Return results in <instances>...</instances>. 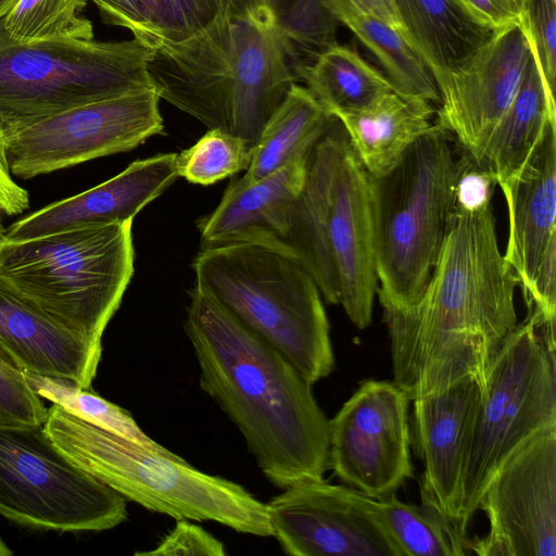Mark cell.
I'll use <instances>...</instances> for the list:
<instances>
[{
	"label": "cell",
	"instance_id": "cell-16",
	"mask_svg": "<svg viewBox=\"0 0 556 556\" xmlns=\"http://www.w3.org/2000/svg\"><path fill=\"white\" fill-rule=\"evenodd\" d=\"M531 58L520 26L492 33L439 85L435 122L477 164L497 123L513 102Z\"/></svg>",
	"mask_w": 556,
	"mask_h": 556
},
{
	"label": "cell",
	"instance_id": "cell-18",
	"mask_svg": "<svg viewBox=\"0 0 556 556\" xmlns=\"http://www.w3.org/2000/svg\"><path fill=\"white\" fill-rule=\"evenodd\" d=\"M177 178V153L138 160L108 181L14 222L0 239L18 242L92 225L132 222Z\"/></svg>",
	"mask_w": 556,
	"mask_h": 556
},
{
	"label": "cell",
	"instance_id": "cell-19",
	"mask_svg": "<svg viewBox=\"0 0 556 556\" xmlns=\"http://www.w3.org/2000/svg\"><path fill=\"white\" fill-rule=\"evenodd\" d=\"M500 188L508 211L504 257L527 303L541 268L556 258V121L548 123L520 170Z\"/></svg>",
	"mask_w": 556,
	"mask_h": 556
},
{
	"label": "cell",
	"instance_id": "cell-14",
	"mask_svg": "<svg viewBox=\"0 0 556 556\" xmlns=\"http://www.w3.org/2000/svg\"><path fill=\"white\" fill-rule=\"evenodd\" d=\"M477 510L489 530L470 539L479 556H556V427L528 440L498 468Z\"/></svg>",
	"mask_w": 556,
	"mask_h": 556
},
{
	"label": "cell",
	"instance_id": "cell-23",
	"mask_svg": "<svg viewBox=\"0 0 556 556\" xmlns=\"http://www.w3.org/2000/svg\"><path fill=\"white\" fill-rule=\"evenodd\" d=\"M104 23L130 30L152 51L173 50L230 16L237 0H90Z\"/></svg>",
	"mask_w": 556,
	"mask_h": 556
},
{
	"label": "cell",
	"instance_id": "cell-12",
	"mask_svg": "<svg viewBox=\"0 0 556 556\" xmlns=\"http://www.w3.org/2000/svg\"><path fill=\"white\" fill-rule=\"evenodd\" d=\"M154 88L90 102L4 136L10 172L22 179L119 152L163 132Z\"/></svg>",
	"mask_w": 556,
	"mask_h": 556
},
{
	"label": "cell",
	"instance_id": "cell-7",
	"mask_svg": "<svg viewBox=\"0 0 556 556\" xmlns=\"http://www.w3.org/2000/svg\"><path fill=\"white\" fill-rule=\"evenodd\" d=\"M192 268L197 289L279 351L312 386L332 372L321 294L294 258L238 242L202 248Z\"/></svg>",
	"mask_w": 556,
	"mask_h": 556
},
{
	"label": "cell",
	"instance_id": "cell-35",
	"mask_svg": "<svg viewBox=\"0 0 556 556\" xmlns=\"http://www.w3.org/2000/svg\"><path fill=\"white\" fill-rule=\"evenodd\" d=\"M47 412L27 383L24 369L0 345V424L43 425Z\"/></svg>",
	"mask_w": 556,
	"mask_h": 556
},
{
	"label": "cell",
	"instance_id": "cell-36",
	"mask_svg": "<svg viewBox=\"0 0 556 556\" xmlns=\"http://www.w3.org/2000/svg\"><path fill=\"white\" fill-rule=\"evenodd\" d=\"M226 554L224 545L200 526L188 521V519H177L174 529L160 542V544L149 552H139L136 555H207L224 556Z\"/></svg>",
	"mask_w": 556,
	"mask_h": 556
},
{
	"label": "cell",
	"instance_id": "cell-4",
	"mask_svg": "<svg viewBox=\"0 0 556 556\" xmlns=\"http://www.w3.org/2000/svg\"><path fill=\"white\" fill-rule=\"evenodd\" d=\"M288 245L321 296L366 329L378 290L368 174L337 121L314 146L290 213Z\"/></svg>",
	"mask_w": 556,
	"mask_h": 556
},
{
	"label": "cell",
	"instance_id": "cell-8",
	"mask_svg": "<svg viewBox=\"0 0 556 556\" xmlns=\"http://www.w3.org/2000/svg\"><path fill=\"white\" fill-rule=\"evenodd\" d=\"M131 225H92L18 242L0 239V280L59 326L102 348L134 275Z\"/></svg>",
	"mask_w": 556,
	"mask_h": 556
},
{
	"label": "cell",
	"instance_id": "cell-32",
	"mask_svg": "<svg viewBox=\"0 0 556 556\" xmlns=\"http://www.w3.org/2000/svg\"><path fill=\"white\" fill-rule=\"evenodd\" d=\"M85 7L86 0H17L0 22L18 43L92 39V24L80 15Z\"/></svg>",
	"mask_w": 556,
	"mask_h": 556
},
{
	"label": "cell",
	"instance_id": "cell-2",
	"mask_svg": "<svg viewBox=\"0 0 556 556\" xmlns=\"http://www.w3.org/2000/svg\"><path fill=\"white\" fill-rule=\"evenodd\" d=\"M185 330L201 390L240 430L265 477L282 489L324 479L329 420L299 370L195 287Z\"/></svg>",
	"mask_w": 556,
	"mask_h": 556
},
{
	"label": "cell",
	"instance_id": "cell-34",
	"mask_svg": "<svg viewBox=\"0 0 556 556\" xmlns=\"http://www.w3.org/2000/svg\"><path fill=\"white\" fill-rule=\"evenodd\" d=\"M520 27L529 43L547 99L556 105V0H525Z\"/></svg>",
	"mask_w": 556,
	"mask_h": 556
},
{
	"label": "cell",
	"instance_id": "cell-5",
	"mask_svg": "<svg viewBox=\"0 0 556 556\" xmlns=\"http://www.w3.org/2000/svg\"><path fill=\"white\" fill-rule=\"evenodd\" d=\"M437 122L388 172L368 175L377 290L382 311L404 313L420 299L455 214L465 154Z\"/></svg>",
	"mask_w": 556,
	"mask_h": 556
},
{
	"label": "cell",
	"instance_id": "cell-31",
	"mask_svg": "<svg viewBox=\"0 0 556 556\" xmlns=\"http://www.w3.org/2000/svg\"><path fill=\"white\" fill-rule=\"evenodd\" d=\"M24 376L41 399L61 406L81 420L140 445L155 450L165 448L146 434L126 409L101 397L91 389H83L70 380L25 369Z\"/></svg>",
	"mask_w": 556,
	"mask_h": 556
},
{
	"label": "cell",
	"instance_id": "cell-29",
	"mask_svg": "<svg viewBox=\"0 0 556 556\" xmlns=\"http://www.w3.org/2000/svg\"><path fill=\"white\" fill-rule=\"evenodd\" d=\"M377 516L402 556H465L470 539L433 503H405L395 493L375 498Z\"/></svg>",
	"mask_w": 556,
	"mask_h": 556
},
{
	"label": "cell",
	"instance_id": "cell-26",
	"mask_svg": "<svg viewBox=\"0 0 556 556\" xmlns=\"http://www.w3.org/2000/svg\"><path fill=\"white\" fill-rule=\"evenodd\" d=\"M337 117L304 87L293 85L264 126L241 182H253L309 152Z\"/></svg>",
	"mask_w": 556,
	"mask_h": 556
},
{
	"label": "cell",
	"instance_id": "cell-20",
	"mask_svg": "<svg viewBox=\"0 0 556 556\" xmlns=\"http://www.w3.org/2000/svg\"><path fill=\"white\" fill-rule=\"evenodd\" d=\"M312 150L253 182L232 179L215 210L198 220L203 248L247 242L290 256L291 207L304 185Z\"/></svg>",
	"mask_w": 556,
	"mask_h": 556
},
{
	"label": "cell",
	"instance_id": "cell-13",
	"mask_svg": "<svg viewBox=\"0 0 556 556\" xmlns=\"http://www.w3.org/2000/svg\"><path fill=\"white\" fill-rule=\"evenodd\" d=\"M408 395L367 379L329 420V467L345 484L379 498L413 477Z\"/></svg>",
	"mask_w": 556,
	"mask_h": 556
},
{
	"label": "cell",
	"instance_id": "cell-1",
	"mask_svg": "<svg viewBox=\"0 0 556 556\" xmlns=\"http://www.w3.org/2000/svg\"><path fill=\"white\" fill-rule=\"evenodd\" d=\"M518 280L502 254L491 206L455 208L434 269L407 312L383 311L393 382L414 397L472 378L485 390L517 324Z\"/></svg>",
	"mask_w": 556,
	"mask_h": 556
},
{
	"label": "cell",
	"instance_id": "cell-38",
	"mask_svg": "<svg viewBox=\"0 0 556 556\" xmlns=\"http://www.w3.org/2000/svg\"><path fill=\"white\" fill-rule=\"evenodd\" d=\"M495 185L490 173L473 164L465 154L455 188V208L475 212L491 206Z\"/></svg>",
	"mask_w": 556,
	"mask_h": 556
},
{
	"label": "cell",
	"instance_id": "cell-40",
	"mask_svg": "<svg viewBox=\"0 0 556 556\" xmlns=\"http://www.w3.org/2000/svg\"><path fill=\"white\" fill-rule=\"evenodd\" d=\"M17 0H0V20H2L15 5Z\"/></svg>",
	"mask_w": 556,
	"mask_h": 556
},
{
	"label": "cell",
	"instance_id": "cell-15",
	"mask_svg": "<svg viewBox=\"0 0 556 556\" xmlns=\"http://www.w3.org/2000/svg\"><path fill=\"white\" fill-rule=\"evenodd\" d=\"M273 536L292 556H402L383 529L375 498L324 479L305 480L271 498Z\"/></svg>",
	"mask_w": 556,
	"mask_h": 556
},
{
	"label": "cell",
	"instance_id": "cell-39",
	"mask_svg": "<svg viewBox=\"0 0 556 556\" xmlns=\"http://www.w3.org/2000/svg\"><path fill=\"white\" fill-rule=\"evenodd\" d=\"M326 2L330 10L338 5H353L401 30V23L391 0H326Z\"/></svg>",
	"mask_w": 556,
	"mask_h": 556
},
{
	"label": "cell",
	"instance_id": "cell-41",
	"mask_svg": "<svg viewBox=\"0 0 556 556\" xmlns=\"http://www.w3.org/2000/svg\"><path fill=\"white\" fill-rule=\"evenodd\" d=\"M13 552L8 547V545L0 538V556L12 555Z\"/></svg>",
	"mask_w": 556,
	"mask_h": 556
},
{
	"label": "cell",
	"instance_id": "cell-42",
	"mask_svg": "<svg viewBox=\"0 0 556 556\" xmlns=\"http://www.w3.org/2000/svg\"><path fill=\"white\" fill-rule=\"evenodd\" d=\"M0 215H1V214H0ZM3 230H4V229H3V227H2V224H1V216H0V238H1L2 233H3Z\"/></svg>",
	"mask_w": 556,
	"mask_h": 556
},
{
	"label": "cell",
	"instance_id": "cell-21",
	"mask_svg": "<svg viewBox=\"0 0 556 556\" xmlns=\"http://www.w3.org/2000/svg\"><path fill=\"white\" fill-rule=\"evenodd\" d=\"M0 345L25 370L91 389L102 348L59 326L0 280Z\"/></svg>",
	"mask_w": 556,
	"mask_h": 556
},
{
	"label": "cell",
	"instance_id": "cell-11",
	"mask_svg": "<svg viewBox=\"0 0 556 556\" xmlns=\"http://www.w3.org/2000/svg\"><path fill=\"white\" fill-rule=\"evenodd\" d=\"M0 515L58 532L103 531L127 519L126 498L71 463L43 425L0 424Z\"/></svg>",
	"mask_w": 556,
	"mask_h": 556
},
{
	"label": "cell",
	"instance_id": "cell-28",
	"mask_svg": "<svg viewBox=\"0 0 556 556\" xmlns=\"http://www.w3.org/2000/svg\"><path fill=\"white\" fill-rule=\"evenodd\" d=\"M306 89L330 114L364 110L394 91L387 77L356 51L339 43L303 73Z\"/></svg>",
	"mask_w": 556,
	"mask_h": 556
},
{
	"label": "cell",
	"instance_id": "cell-37",
	"mask_svg": "<svg viewBox=\"0 0 556 556\" xmlns=\"http://www.w3.org/2000/svg\"><path fill=\"white\" fill-rule=\"evenodd\" d=\"M475 24L491 33L520 26L525 0H452Z\"/></svg>",
	"mask_w": 556,
	"mask_h": 556
},
{
	"label": "cell",
	"instance_id": "cell-10",
	"mask_svg": "<svg viewBox=\"0 0 556 556\" xmlns=\"http://www.w3.org/2000/svg\"><path fill=\"white\" fill-rule=\"evenodd\" d=\"M553 427L555 348L528 315L502 344L488 376L463 477L457 522L463 533L503 463L528 440Z\"/></svg>",
	"mask_w": 556,
	"mask_h": 556
},
{
	"label": "cell",
	"instance_id": "cell-3",
	"mask_svg": "<svg viewBox=\"0 0 556 556\" xmlns=\"http://www.w3.org/2000/svg\"><path fill=\"white\" fill-rule=\"evenodd\" d=\"M148 74L161 99L252 150L295 85L265 0H237L205 35L153 51Z\"/></svg>",
	"mask_w": 556,
	"mask_h": 556
},
{
	"label": "cell",
	"instance_id": "cell-6",
	"mask_svg": "<svg viewBox=\"0 0 556 556\" xmlns=\"http://www.w3.org/2000/svg\"><path fill=\"white\" fill-rule=\"evenodd\" d=\"M43 428L75 466L126 500L176 519L210 520L237 532L271 536L267 505L243 486L207 475L168 451L150 448L52 404Z\"/></svg>",
	"mask_w": 556,
	"mask_h": 556
},
{
	"label": "cell",
	"instance_id": "cell-17",
	"mask_svg": "<svg viewBox=\"0 0 556 556\" xmlns=\"http://www.w3.org/2000/svg\"><path fill=\"white\" fill-rule=\"evenodd\" d=\"M482 396L480 382L468 378L410 400L412 434L424 465L420 498L433 503L456 526L464 471Z\"/></svg>",
	"mask_w": 556,
	"mask_h": 556
},
{
	"label": "cell",
	"instance_id": "cell-22",
	"mask_svg": "<svg viewBox=\"0 0 556 556\" xmlns=\"http://www.w3.org/2000/svg\"><path fill=\"white\" fill-rule=\"evenodd\" d=\"M435 112L427 100L391 91L364 110L336 117L367 174L378 176L433 126Z\"/></svg>",
	"mask_w": 556,
	"mask_h": 556
},
{
	"label": "cell",
	"instance_id": "cell-25",
	"mask_svg": "<svg viewBox=\"0 0 556 556\" xmlns=\"http://www.w3.org/2000/svg\"><path fill=\"white\" fill-rule=\"evenodd\" d=\"M552 121H556V105L547 99L531 54L521 85L476 165L500 187L520 170Z\"/></svg>",
	"mask_w": 556,
	"mask_h": 556
},
{
	"label": "cell",
	"instance_id": "cell-9",
	"mask_svg": "<svg viewBox=\"0 0 556 556\" xmlns=\"http://www.w3.org/2000/svg\"><path fill=\"white\" fill-rule=\"evenodd\" d=\"M152 55L136 39L18 43L0 22V129L5 136L90 102L153 88Z\"/></svg>",
	"mask_w": 556,
	"mask_h": 556
},
{
	"label": "cell",
	"instance_id": "cell-27",
	"mask_svg": "<svg viewBox=\"0 0 556 556\" xmlns=\"http://www.w3.org/2000/svg\"><path fill=\"white\" fill-rule=\"evenodd\" d=\"M331 11L374 54L395 92L439 105L440 92L432 73L400 29L353 5H338Z\"/></svg>",
	"mask_w": 556,
	"mask_h": 556
},
{
	"label": "cell",
	"instance_id": "cell-30",
	"mask_svg": "<svg viewBox=\"0 0 556 556\" xmlns=\"http://www.w3.org/2000/svg\"><path fill=\"white\" fill-rule=\"evenodd\" d=\"M295 81L317 58L338 45L341 23L326 0H265Z\"/></svg>",
	"mask_w": 556,
	"mask_h": 556
},
{
	"label": "cell",
	"instance_id": "cell-33",
	"mask_svg": "<svg viewBox=\"0 0 556 556\" xmlns=\"http://www.w3.org/2000/svg\"><path fill=\"white\" fill-rule=\"evenodd\" d=\"M252 152L243 139L210 129L192 147L177 153L178 177L192 184L212 185L247 169Z\"/></svg>",
	"mask_w": 556,
	"mask_h": 556
},
{
	"label": "cell",
	"instance_id": "cell-24",
	"mask_svg": "<svg viewBox=\"0 0 556 556\" xmlns=\"http://www.w3.org/2000/svg\"><path fill=\"white\" fill-rule=\"evenodd\" d=\"M391 1L402 34L422 58L437 86L492 34L470 21L452 0Z\"/></svg>",
	"mask_w": 556,
	"mask_h": 556
}]
</instances>
